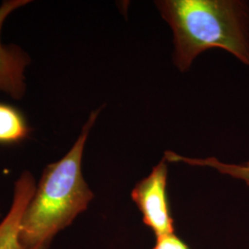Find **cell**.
Instances as JSON below:
<instances>
[{
  "instance_id": "6",
  "label": "cell",
  "mask_w": 249,
  "mask_h": 249,
  "mask_svg": "<svg viewBox=\"0 0 249 249\" xmlns=\"http://www.w3.org/2000/svg\"><path fill=\"white\" fill-rule=\"evenodd\" d=\"M32 131L18 108L0 103V145H15L25 141Z\"/></svg>"
},
{
  "instance_id": "4",
  "label": "cell",
  "mask_w": 249,
  "mask_h": 249,
  "mask_svg": "<svg viewBox=\"0 0 249 249\" xmlns=\"http://www.w3.org/2000/svg\"><path fill=\"white\" fill-rule=\"evenodd\" d=\"M28 3V0H9L0 6V92L16 100L22 98L26 91L24 71L30 57L18 46L3 45L1 30L9 14Z\"/></svg>"
},
{
  "instance_id": "2",
  "label": "cell",
  "mask_w": 249,
  "mask_h": 249,
  "mask_svg": "<svg viewBox=\"0 0 249 249\" xmlns=\"http://www.w3.org/2000/svg\"><path fill=\"white\" fill-rule=\"evenodd\" d=\"M101 109L93 111L70 151L45 167L23 215L19 243L22 249H47L53 236L87 210L93 193L81 172L89 131Z\"/></svg>"
},
{
  "instance_id": "5",
  "label": "cell",
  "mask_w": 249,
  "mask_h": 249,
  "mask_svg": "<svg viewBox=\"0 0 249 249\" xmlns=\"http://www.w3.org/2000/svg\"><path fill=\"white\" fill-rule=\"evenodd\" d=\"M36 189L35 178L29 172H24L15 183L11 208L0 223V249H22L19 243L20 226Z\"/></svg>"
},
{
  "instance_id": "7",
  "label": "cell",
  "mask_w": 249,
  "mask_h": 249,
  "mask_svg": "<svg viewBox=\"0 0 249 249\" xmlns=\"http://www.w3.org/2000/svg\"><path fill=\"white\" fill-rule=\"evenodd\" d=\"M152 249H189L187 245L175 233L157 237V242Z\"/></svg>"
},
{
  "instance_id": "8",
  "label": "cell",
  "mask_w": 249,
  "mask_h": 249,
  "mask_svg": "<svg viewBox=\"0 0 249 249\" xmlns=\"http://www.w3.org/2000/svg\"><path fill=\"white\" fill-rule=\"evenodd\" d=\"M240 178H246L248 181H249V168H243L240 173Z\"/></svg>"
},
{
  "instance_id": "1",
  "label": "cell",
  "mask_w": 249,
  "mask_h": 249,
  "mask_svg": "<svg viewBox=\"0 0 249 249\" xmlns=\"http://www.w3.org/2000/svg\"><path fill=\"white\" fill-rule=\"evenodd\" d=\"M175 36V63L187 71L205 50L221 48L249 66V5L240 0L156 2Z\"/></svg>"
},
{
  "instance_id": "3",
  "label": "cell",
  "mask_w": 249,
  "mask_h": 249,
  "mask_svg": "<svg viewBox=\"0 0 249 249\" xmlns=\"http://www.w3.org/2000/svg\"><path fill=\"white\" fill-rule=\"evenodd\" d=\"M167 165L165 160L157 164L148 178L140 181L132 190V199L143 215V222L157 237L175 231L166 192Z\"/></svg>"
}]
</instances>
